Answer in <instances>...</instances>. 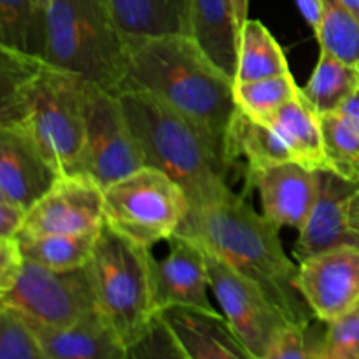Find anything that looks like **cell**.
Listing matches in <instances>:
<instances>
[{
  "instance_id": "obj_1",
  "label": "cell",
  "mask_w": 359,
  "mask_h": 359,
  "mask_svg": "<svg viewBox=\"0 0 359 359\" xmlns=\"http://www.w3.org/2000/svg\"><path fill=\"white\" fill-rule=\"evenodd\" d=\"M95 86L42 56L0 48V125L27 128L60 175L81 174Z\"/></svg>"
},
{
  "instance_id": "obj_2",
  "label": "cell",
  "mask_w": 359,
  "mask_h": 359,
  "mask_svg": "<svg viewBox=\"0 0 359 359\" xmlns=\"http://www.w3.org/2000/svg\"><path fill=\"white\" fill-rule=\"evenodd\" d=\"M156 95L195 123L226 161V135L238 111L235 81L184 34L128 41L121 90ZM230 167V165H228Z\"/></svg>"
},
{
  "instance_id": "obj_3",
  "label": "cell",
  "mask_w": 359,
  "mask_h": 359,
  "mask_svg": "<svg viewBox=\"0 0 359 359\" xmlns=\"http://www.w3.org/2000/svg\"><path fill=\"white\" fill-rule=\"evenodd\" d=\"M279 230L233 191L191 207L175 235L202 244L237 272L255 280L294 326L316 319L298 287V266L287 258Z\"/></svg>"
},
{
  "instance_id": "obj_4",
  "label": "cell",
  "mask_w": 359,
  "mask_h": 359,
  "mask_svg": "<svg viewBox=\"0 0 359 359\" xmlns=\"http://www.w3.org/2000/svg\"><path fill=\"white\" fill-rule=\"evenodd\" d=\"M118 95L146 167L181 184L191 207L230 195V167L195 123L149 91L123 90Z\"/></svg>"
},
{
  "instance_id": "obj_5",
  "label": "cell",
  "mask_w": 359,
  "mask_h": 359,
  "mask_svg": "<svg viewBox=\"0 0 359 359\" xmlns=\"http://www.w3.org/2000/svg\"><path fill=\"white\" fill-rule=\"evenodd\" d=\"M46 30L49 63L119 93L126 76L128 42L107 0H49Z\"/></svg>"
},
{
  "instance_id": "obj_6",
  "label": "cell",
  "mask_w": 359,
  "mask_h": 359,
  "mask_svg": "<svg viewBox=\"0 0 359 359\" xmlns=\"http://www.w3.org/2000/svg\"><path fill=\"white\" fill-rule=\"evenodd\" d=\"M154 255L104 224L88 262L97 309L128 347L158 316L154 304Z\"/></svg>"
},
{
  "instance_id": "obj_7",
  "label": "cell",
  "mask_w": 359,
  "mask_h": 359,
  "mask_svg": "<svg viewBox=\"0 0 359 359\" xmlns=\"http://www.w3.org/2000/svg\"><path fill=\"white\" fill-rule=\"evenodd\" d=\"M191 209L181 184L153 167L119 179L105 188V224L142 248L170 241Z\"/></svg>"
},
{
  "instance_id": "obj_8",
  "label": "cell",
  "mask_w": 359,
  "mask_h": 359,
  "mask_svg": "<svg viewBox=\"0 0 359 359\" xmlns=\"http://www.w3.org/2000/svg\"><path fill=\"white\" fill-rule=\"evenodd\" d=\"M0 307L27 319L34 328H63L97 311L88 265L53 270L25 259L16 279L0 290Z\"/></svg>"
},
{
  "instance_id": "obj_9",
  "label": "cell",
  "mask_w": 359,
  "mask_h": 359,
  "mask_svg": "<svg viewBox=\"0 0 359 359\" xmlns=\"http://www.w3.org/2000/svg\"><path fill=\"white\" fill-rule=\"evenodd\" d=\"M205 255L210 291L219 304L221 314L249 351L263 359L277 339L294 325L255 280L242 276L214 252L205 249Z\"/></svg>"
},
{
  "instance_id": "obj_10",
  "label": "cell",
  "mask_w": 359,
  "mask_h": 359,
  "mask_svg": "<svg viewBox=\"0 0 359 359\" xmlns=\"http://www.w3.org/2000/svg\"><path fill=\"white\" fill-rule=\"evenodd\" d=\"M142 167H146L144 153L119 95L95 86L88 104L81 174L93 177L105 189Z\"/></svg>"
},
{
  "instance_id": "obj_11",
  "label": "cell",
  "mask_w": 359,
  "mask_h": 359,
  "mask_svg": "<svg viewBox=\"0 0 359 359\" xmlns=\"http://www.w3.org/2000/svg\"><path fill=\"white\" fill-rule=\"evenodd\" d=\"M105 189L88 174L60 175L53 188L28 210L18 237L98 231L105 224Z\"/></svg>"
},
{
  "instance_id": "obj_12",
  "label": "cell",
  "mask_w": 359,
  "mask_h": 359,
  "mask_svg": "<svg viewBox=\"0 0 359 359\" xmlns=\"http://www.w3.org/2000/svg\"><path fill=\"white\" fill-rule=\"evenodd\" d=\"M298 287L325 325L349 312L359 304V245H339L302 262Z\"/></svg>"
},
{
  "instance_id": "obj_13",
  "label": "cell",
  "mask_w": 359,
  "mask_h": 359,
  "mask_svg": "<svg viewBox=\"0 0 359 359\" xmlns=\"http://www.w3.org/2000/svg\"><path fill=\"white\" fill-rule=\"evenodd\" d=\"M170 251L163 259L154 258V304L158 314L182 307L217 314L210 302V280L205 249L182 235L170 238Z\"/></svg>"
},
{
  "instance_id": "obj_14",
  "label": "cell",
  "mask_w": 359,
  "mask_h": 359,
  "mask_svg": "<svg viewBox=\"0 0 359 359\" xmlns=\"http://www.w3.org/2000/svg\"><path fill=\"white\" fill-rule=\"evenodd\" d=\"M60 174L27 128L0 125V196L30 210Z\"/></svg>"
},
{
  "instance_id": "obj_15",
  "label": "cell",
  "mask_w": 359,
  "mask_h": 359,
  "mask_svg": "<svg viewBox=\"0 0 359 359\" xmlns=\"http://www.w3.org/2000/svg\"><path fill=\"white\" fill-rule=\"evenodd\" d=\"M319 175L291 160L251 174L248 182L258 189L263 216L270 223L300 231L318 200Z\"/></svg>"
},
{
  "instance_id": "obj_16",
  "label": "cell",
  "mask_w": 359,
  "mask_h": 359,
  "mask_svg": "<svg viewBox=\"0 0 359 359\" xmlns=\"http://www.w3.org/2000/svg\"><path fill=\"white\" fill-rule=\"evenodd\" d=\"M358 186L344 181L333 172H321L318 200L304 228L298 231L293 249L298 263L339 245H359L347 219L349 198Z\"/></svg>"
},
{
  "instance_id": "obj_17",
  "label": "cell",
  "mask_w": 359,
  "mask_h": 359,
  "mask_svg": "<svg viewBox=\"0 0 359 359\" xmlns=\"http://www.w3.org/2000/svg\"><path fill=\"white\" fill-rule=\"evenodd\" d=\"M160 316L189 359H258L221 312L174 307Z\"/></svg>"
},
{
  "instance_id": "obj_18",
  "label": "cell",
  "mask_w": 359,
  "mask_h": 359,
  "mask_svg": "<svg viewBox=\"0 0 359 359\" xmlns=\"http://www.w3.org/2000/svg\"><path fill=\"white\" fill-rule=\"evenodd\" d=\"M186 35L221 72L235 81L241 28L231 0H188Z\"/></svg>"
},
{
  "instance_id": "obj_19",
  "label": "cell",
  "mask_w": 359,
  "mask_h": 359,
  "mask_svg": "<svg viewBox=\"0 0 359 359\" xmlns=\"http://www.w3.org/2000/svg\"><path fill=\"white\" fill-rule=\"evenodd\" d=\"M35 330L48 359H128V344L98 309L74 325Z\"/></svg>"
},
{
  "instance_id": "obj_20",
  "label": "cell",
  "mask_w": 359,
  "mask_h": 359,
  "mask_svg": "<svg viewBox=\"0 0 359 359\" xmlns=\"http://www.w3.org/2000/svg\"><path fill=\"white\" fill-rule=\"evenodd\" d=\"M290 149L291 156L304 167L316 172H330L325 153L321 119L307 98L298 95L294 100L263 119Z\"/></svg>"
},
{
  "instance_id": "obj_21",
  "label": "cell",
  "mask_w": 359,
  "mask_h": 359,
  "mask_svg": "<svg viewBox=\"0 0 359 359\" xmlns=\"http://www.w3.org/2000/svg\"><path fill=\"white\" fill-rule=\"evenodd\" d=\"M226 160L233 167L245 161V177L259 170L293 160L290 149L266 123L238 109L226 135Z\"/></svg>"
},
{
  "instance_id": "obj_22",
  "label": "cell",
  "mask_w": 359,
  "mask_h": 359,
  "mask_svg": "<svg viewBox=\"0 0 359 359\" xmlns=\"http://www.w3.org/2000/svg\"><path fill=\"white\" fill-rule=\"evenodd\" d=\"M119 30L128 41L186 35L188 0H107Z\"/></svg>"
},
{
  "instance_id": "obj_23",
  "label": "cell",
  "mask_w": 359,
  "mask_h": 359,
  "mask_svg": "<svg viewBox=\"0 0 359 359\" xmlns=\"http://www.w3.org/2000/svg\"><path fill=\"white\" fill-rule=\"evenodd\" d=\"M290 72L283 46L262 21L249 18L241 30L235 83H248Z\"/></svg>"
},
{
  "instance_id": "obj_24",
  "label": "cell",
  "mask_w": 359,
  "mask_h": 359,
  "mask_svg": "<svg viewBox=\"0 0 359 359\" xmlns=\"http://www.w3.org/2000/svg\"><path fill=\"white\" fill-rule=\"evenodd\" d=\"M358 90L359 65L342 62L321 49L314 72L305 86H302V95L318 114H326L339 111L344 102Z\"/></svg>"
},
{
  "instance_id": "obj_25",
  "label": "cell",
  "mask_w": 359,
  "mask_h": 359,
  "mask_svg": "<svg viewBox=\"0 0 359 359\" xmlns=\"http://www.w3.org/2000/svg\"><path fill=\"white\" fill-rule=\"evenodd\" d=\"M46 9L37 0H0V48L46 58Z\"/></svg>"
},
{
  "instance_id": "obj_26",
  "label": "cell",
  "mask_w": 359,
  "mask_h": 359,
  "mask_svg": "<svg viewBox=\"0 0 359 359\" xmlns=\"http://www.w3.org/2000/svg\"><path fill=\"white\" fill-rule=\"evenodd\" d=\"M98 231L74 235L16 237L23 258L53 270H72L88 265L97 245Z\"/></svg>"
},
{
  "instance_id": "obj_27",
  "label": "cell",
  "mask_w": 359,
  "mask_h": 359,
  "mask_svg": "<svg viewBox=\"0 0 359 359\" xmlns=\"http://www.w3.org/2000/svg\"><path fill=\"white\" fill-rule=\"evenodd\" d=\"M330 172L359 184V125L340 111L319 114Z\"/></svg>"
},
{
  "instance_id": "obj_28",
  "label": "cell",
  "mask_w": 359,
  "mask_h": 359,
  "mask_svg": "<svg viewBox=\"0 0 359 359\" xmlns=\"http://www.w3.org/2000/svg\"><path fill=\"white\" fill-rule=\"evenodd\" d=\"M300 91L302 86H298L290 72L248 83H235V100L245 114L263 121L287 102L294 100Z\"/></svg>"
},
{
  "instance_id": "obj_29",
  "label": "cell",
  "mask_w": 359,
  "mask_h": 359,
  "mask_svg": "<svg viewBox=\"0 0 359 359\" xmlns=\"http://www.w3.org/2000/svg\"><path fill=\"white\" fill-rule=\"evenodd\" d=\"M316 39L323 51L359 65V20L340 0H325L321 32Z\"/></svg>"
},
{
  "instance_id": "obj_30",
  "label": "cell",
  "mask_w": 359,
  "mask_h": 359,
  "mask_svg": "<svg viewBox=\"0 0 359 359\" xmlns=\"http://www.w3.org/2000/svg\"><path fill=\"white\" fill-rule=\"evenodd\" d=\"M0 359H48L37 330L6 307H0Z\"/></svg>"
},
{
  "instance_id": "obj_31",
  "label": "cell",
  "mask_w": 359,
  "mask_h": 359,
  "mask_svg": "<svg viewBox=\"0 0 359 359\" xmlns=\"http://www.w3.org/2000/svg\"><path fill=\"white\" fill-rule=\"evenodd\" d=\"M319 359H359V304L335 321L326 323Z\"/></svg>"
},
{
  "instance_id": "obj_32",
  "label": "cell",
  "mask_w": 359,
  "mask_h": 359,
  "mask_svg": "<svg viewBox=\"0 0 359 359\" xmlns=\"http://www.w3.org/2000/svg\"><path fill=\"white\" fill-rule=\"evenodd\" d=\"M128 359H189L167 323L158 314L146 332L130 346Z\"/></svg>"
},
{
  "instance_id": "obj_33",
  "label": "cell",
  "mask_w": 359,
  "mask_h": 359,
  "mask_svg": "<svg viewBox=\"0 0 359 359\" xmlns=\"http://www.w3.org/2000/svg\"><path fill=\"white\" fill-rule=\"evenodd\" d=\"M321 337L312 333V323L290 326L263 359H319Z\"/></svg>"
},
{
  "instance_id": "obj_34",
  "label": "cell",
  "mask_w": 359,
  "mask_h": 359,
  "mask_svg": "<svg viewBox=\"0 0 359 359\" xmlns=\"http://www.w3.org/2000/svg\"><path fill=\"white\" fill-rule=\"evenodd\" d=\"M23 262L18 238H0V290L13 284Z\"/></svg>"
},
{
  "instance_id": "obj_35",
  "label": "cell",
  "mask_w": 359,
  "mask_h": 359,
  "mask_svg": "<svg viewBox=\"0 0 359 359\" xmlns=\"http://www.w3.org/2000/svg\"><path fill=\"white\" fill-rule=\"evenodd\" d=\"M27 210L0 196V238H16L27 221Z\"/></svg>"
},
{
  "instance_id": "obj_36",
  "label": "cell",
  "mask_w": 359,
  "mask_h": 359,
  "mask_svg": "<svg viewBox=\"0 0 359 359\" xmlns=\"http://www.w3.org/2000/svg\"><path fill=\"white\" fill-rule=\"evenodd\" d=\"M304 20L311 25L312 32L318 37L321 32L323 16H325V0H294Z\"/></svg>"
},
{
  "instance_id": "obj_37",
  "label": "cell",
  "mask_w": 359,
  "mask_h": 359,
  "mask_svg": "<svg viewBox=\"0 0 359 359\" xmlns=\"http://www.w3.org/2000/svg\"><path fill=\"white\" fill-rule=\"evenodd\" d=\"M347 219H349L351 231H353L354 237L359 241V186L349 198V205H347Z\"/></svg>"
},
{
  "instance_id": "obj_38",
  "label": "cell",
  "mask_w": 359,
  "mask_h": 359,
  "mask_svg": "<svg viewBox=\"0 0 359 359\" xmlns=\"http://www.w3.org/2000/svg\"><path fill=\"white\" fill-rule=\"evenodd\" d=\"M339 111L344 112L346 116H349L353 121H356L359 125V90L354 95H351L346 102H344L342 107H340Z\"/></svg>"
},
{
  "instance_id": "obj_39",
  "label": "cell",
  "mask_w": 359,
  "mask_h": 359,
  "mask_svg": "<svg viewBox=\"0 0 359 359\" xmlns=\"http://www.w3.org/2000/svg\"><path fill=\"white\" fill-rule=\"evenodd\" d=\"M231 6H233L235 20H237L238 28L242 30L244 23L249 20V0H231Z\"/></svg>"
},
{
  "instance_id": "obj_40",
  "label": "cell",
  "mask_w": 359,
  "mask_h": 359,
  "mask_svg": "<svg viewBox=\"0 0 359 359\" xmlns=\"http://www.w3.org/2000/svg\"><path fill=\"white\" fill-rule=\"evenodd\" d=\"M340 2H342L344 6H346L359 20V0H340Z\"/></svg>"
},
{
  "instance_id": "obj_41",
  "label": "cell",
  "mask_w": 359,
  "mask_h": 359,
  "mask_svg": "<svg viewBox=\"0 0 359 359\" xmlns=\"http://www.w3.org/2000/svg\"><path fill=\"white\" fill-rule=\"evenodd\" d=\"M37 2L41 4V6L44 7V9H46V6H48V2H49V0H37Z\"/></svg>"
}]
</instances>
